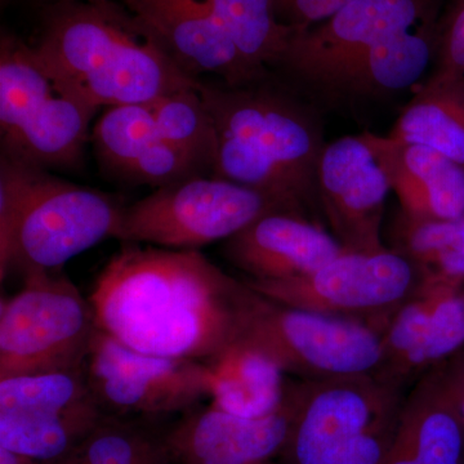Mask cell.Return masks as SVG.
Instances as JSON below:
<instances>
[{
  "instance_id": "ba28073f",
  "label": "cell",
  "mask_w": 464,
  "mask_h": 464,
  "mask_svg": "<svg viewBox=\"0 0 464 464\" xmlns=\"http://www.w3.org/2000/svg\"><path fill=\"white\" fill-rule=\"evenodd\" d=\"M265 297L383 335L396 314L422 292V277L404 256L343 252L315 273L282 282L246 280Z\"/></svg>"
},
{
  "instance_id": "ac0fdd59",
  "label": "cell",
  "mask_w": 464,
  "mask_h": 464,
  "mask_svg": "<svg viewBox=\"0 0 464 464\" xmlns=\"http://www.w3.org/2000/svg\"><path fill=\"white\" fill-rule=\"evenodd\" d=\"M440 11L365 52L317 100L337 105L338 101L378 99L411 87L435 63Z\"/></svg>"
},
{
  "instance_id": "9c48e42d",
  "label": "cell",
  "mask_w": 464,
  "mask_h": 464,
  "mask_svg": "<svg viewBox=\"0 0 464 464\" xmlns=\"http://www.w3.org/2000/svg\"><path fill=\"white\" fill-rule=\"evenodd\" d=\"M121 209L108 194L45 173L24 201L11 244L0 256L2 282L14 271L61 270L70 259L114 237Z\"/></svg>"
},
{
  "instance_id": "9a60e30c",
  "label": "cell",
  "mask_w": 464,
  "mask_h": 464,
  "mask_svg": "<svg viewBox=\"0 0 464 464\" xmlns=\"http://www.w3.org/2000/svg\"><path fill=\"white\" fill-rule=\"evenodd\" d=\"M186 70L218 76L228 85L268 78L250 65L204 0H123Z\"/></svg>"
},
{
  "instance_id": "5b68a950",
  "label": "cell",
  "mask_w": 464,
  "mask_h": 464,
  "mask_svg": "<svg viewBox=\"0 0 464 464\" xmlns=\"http://www.w3.org/2000/svg\"><path fill=\"white\" fill-rule=\"evenodd\" d=\"M0 304V380L76 371L97 332L90 298L61 270H30Z\"/></svg>"
},
{
  "instance_id": "5bb4252c",
  "label": "cell",
  "mask_w": 464,
  "mask_h": 464,
  "mask_svg": "<svg viewBox=\"0 0 464 464\" xmlns=\"http://www.w3.org/2000/svg\"><path fill=\"white\" fill-rule=\"evenodd\" d=\"M317 190L324 221L343 252L369 255L387 249L382 228L391 188L362 134L326 145Z\"/></svg>"
},
{
  "instance_id": "3957f363",
  "label": "cell",
  "mask_w": 464,
  "mask_h": 464,
  "mask_svg": "<svg viewBox=\"0 0 464 464\" xmlns=\"http://www.w3.org/2000/svg\"><path fill=\"white\" fill-rule=\"evenodd\" d=\"M33 48L57 92L99 109L151 103L199 83L115 0L54 3Z\"/></svg>"
},
{
  "instance_id": "e0dca14e",
  "label": "cell",
  "mask_w": 464,
  "mask_h": 464,
  "mask_svg": "<svg viewBox=\"0 0 464 464\" xmlns=\"http://www.w3.org/2000/svg\"><path fill=\"white\" fill-rule=\"evenodd\" d=\"M401 212L420 219L464 217V169L436 150L366 132Z\"/></svg>"
},
{
  "instance_id": "d4e9b609",
  "label": "cell",
  "mask_w": 464,
  "mask_h": 464,
  "mask_svg": "<svg viewBox=\"0 0 464 464\" xmlns=\"http://www.w3.org/2000/svg\"><path fill=\"white\" fill-rule=\"evenodd\" d=\"M57 93L33 45L5 36L0 47L2 140L17 132L43 103Z\"/></svg>"
},
{
  "instance_id": "7a4b0ae2",
  "label": "cell",
  "mask_w": 464,
  "mask_h": 464,
  "mask_svg": "<svg viewBox=\"0 0 464 464\" xmlns=\"http://www.w3.org/2000/svg\"><path fill=\"white\" fill-rule=\"evenodd\" d=\"M199 90L218 142L213 177L323 226L317 177L328 143L315 102L268 78L244 85L200 82Z\"/></svg>"
},
{
  "instance_id": "836d02e7",
  "label": "cell",
  "mask_w": 464,
  "mask_h": 464,
  "mask_svg": "<svg viewBox=\"0 0 464 464\" xmlns=\"http://www.w3.org/2000/svg\"><path fill=\"white\" fill-rule=\"evenodd\" d=\"M47 2H51L52 5H54V3L76 2V0H47Z\"/></svg>"
},
{
  "instance_id": "4fadbf2b",
  "label": "cell",
  "mask_w": 464,
  "mask_h": 464,
  "mask_svg": "<svg viewBox=\"0 0 464 464\" xmlns=\"http://www.w3.org/2000/svg\"><path fill=\"white\" fill-rule=\"evenodd\" d=\"M307 381H288L273 413L243 417L210 402L195 406L163 435L172 464H268L282 457L306 395Z\"/></svg>"
},
{
  "instance_id": "8fae6325",
  "label": "cell",
  "mask_w": 464,
  "mask_h": 464,
  "mask_svg": "<svg viewBox=\"0 0 464 464\" xmlns=\"http://www.w3.org/2000/svg\"><path fill=\"white\" fill-rule=\"evenodd\" d=\"M85 374L103 413H185L212 395L213 373L204 362L148 355L97 329Z\"/></svg>"
},
{
  "instance_id": "1f68e13d",
  "label": "cell",
  "mask_w": 464,
  "mask_h": 464,
  "mask_svg": "<svg viewBox=\"0 0 464 464\" xmlns=\"http://www.w3.org/2000/svg\"><path fill=\"white\" fill-rule=\"evenodd\" d=\"M445 382L464 423V348L442 362Z\"/></svg>"
},
{
  "instance_id": "7c38bea8",
  "label": "cell",
  "mask_w": 464,
  "mask_h": 464,
  "mask_svg": "<svg viewBox=\"0 0 464 464\" xmlns=\"http://www.w3.org/2000/svg\"><path fill=\"white\" fill-rule=\"evenodd\" d=\"M442 0H353L310 29L295 32L279 63L311 99L365 52L441 9Z\"/></svg>"
},
{
  "instance_id": "44dd1931",
  "label": "cell",
  "mask_w": 464,
  "mask_h": 464,
  "mask_svg": "<svg viewBox=\"0 0 464 464\" xmlns=\"http://www.w3.org/2000/svg\"><path fill=\"white\" fill-rule=\"evenodd\" d=\"M389 137L436 150L464 169V76H430Z\"/></svg>"
},
{
  "instance_id": "6da1fadb",
  "label": "cell",
  "mask_w": 464,
  "mask_h": 464,
  "mask_svg": "<svg viewBox=\"0 0 464 464\" xmlns=\"http://www.w3.org/2000/svg\"><path fill=\"white\" fill-rule=\"evenodd\" d=\"M255 289L200 250L125 243L90 295L97 328L148 355L208 362L231 346Z\"/></svg>"
},
{
  "instance_id": "277c9868",
  "label": "cell",
  "mask_w": 464,
  "mask_h": 464,
  "mask_svg": "<svg viewBox=\"0 0 464 464\" xmlns=\"http://www.w3.org/2000/svg\"><path fill=\"white\" fill-rule=\"evenodd\" d=\"M402 391L373 374L307 381L285 464H382L398 435Z\"/></svg>"
},
{
  "instance_id": "2e32d148",
  "label": "cell",
  "mask_w": 464,
  "mask_h": 464,
  "mask_svg": "<svg viewBox=\"0 0 464 464\" xmlns=\"http://www.w3.org/2000/svg\"><path fill=\"white\" fill-rule=\"evenodd\" d=\"M226 258L249 280L282 282L315 273L343 253L331 232L289 212H270L225 241Z\"/></svg>"
},
{
  "instance_id": "8992f818",
  "label": "cell",
  "mask_w": 464,
  "mask_h": 464,
  "mask_svg": "<svg viewBox=\"0 0 464 464\" xmlns=\"http://www.w3.org/2000/svg\"><path fill=\"white\" fill-rule=\"evenodd\" d=\"M234 343L261 353L283 374L322 381L377 374L382 337L360 324L279 304L255 290Z\"/></svg>"
},
{
  "instance_id": "d6986e66",
  "label": "cell",
  "mask_w": 464,
  "mask_h": 464,
  "mask_svg": "<svg viewBox=\"0 0 464 464\" xmlns=\"http://www.w3.org/2000/svg\"><path fill=\"white\" fill-rule=\"evenodd\" d=\"M398 439L414 464H464V423L442 364L422 375L409 392Z\"/></svg>"
},
{
  "instance_id": "f546056e",
  "label": "cell",
  "mask_w": 464,
  "mask_h": 464,
  "mask_svg": "<svg viewBox=\"0 0 464 464\" xmlns=\"http://www.w3.org/2000/svg\"><path fill=\"white\" fill-rule=\"evenodd\" d=\"M432 74L464 76V0H442Z\"/></svg>"
},
{
  "instance_id": "603a6c76",
  "label": "cell",
  "mask_w": 464,
  "mask_h": 464,
  "mask_svg": "<svg viewBox=\"0 0 464 464\" xmlns=\"http://www.w3.org/2000/svg\"><path fill=\"white\" fill-rule=\"evenodd\" d=\"M213 373L212 404L243 417L273 413L285 398L288 381L261 353L232 343L206 362Z\"/></svg>"
},
{
  "instance_id": "e575fe53",
  "label": "cell",
  "mask_w": 464,
  "mask_h": 464,
  "mask_svg": "<svg viewBox=\"0 0 464 464\" xmlns=\"http://www.w3.org/2000/svg\"><path fill=\"white\" fill-rule=\"evenodd\" d=\"M463 295H464V289L462 290Z\"/></svg>"
},
{
  "instance_id": "83f0119b",
  "label": "cell",
  "mask_w": 464,
  "mask_h": 464,
  "mask_svg": "<svg viewBox=\"0 0 464 464\" xmlns=\"http://www.w3.org/2000/svg\"><path fill=\"white\" fill-rule=\"evenodd\" d=\"M159 140L161 137L150 103L110 106L93 130L101 161L121 179Z\"/></svg>"
},
{
  "instance_id": "4dcf8cb0",
  "label": "cell",
  "mask_w": 464,
  "mask_h": 464,
  "mask_svg": "<svg viewBox=\"0 0 464 464\" xmlns=\"http://www.w3.org/2000/svg\"><path fill=\"white\" fill-rule=\"evenodd\" d=\"M353 0H274L280 23L295 32L310 29Z\"/></svg>"
},
{
  "instance_id": "4316f807",
  "label": "cell",
  "mask_w": 464,
  "mask_h": 464,
  "mask_svg": "<svg viewBox=\"0 0 464 464\" xmlns=\"http://www.w3.org/2000/svg\"><path fill=\"white\" fill-rule=\"evenodd\" d=\"M53 464H172L163 435L105 414L87 438Z\"/></svg>"
},
{
  "instance_id": "cb8c5ba5",
  "label": "cell",
  "mask_w": 464,
  "mask_h": 464,
  "mask_svg": "<svg viewBox=\"0 0 464 464\" xmlns=\"http://www.w3.org/2000/svg\"><path fill=\"white\" fill-rule=\"evenodd\" d=\"M243 57L259 72L279 65L295 30L280 23L274 0H204Z\"/></svg>"
},
{
  "instance_id": "30bf717a",
  "label": "cell",
  "mask_w": 464,
  "mask_h": 464,
  "mask_svg": "<svg viewBox=\"0 0 464 464\" xmlns=\"http://www.w3.org/2000/svg\"><path fill=\"white\" fill-rule=\"evenodd\" d=\"M103 417L85 366L0 380V447L43 464L63 459Z\"/></svg>"
},
{
  "instance_id": "484cf974",
  "label": "cell",
  "mask_w": 464,
  "mask_h": 464,
  "mask_svg": "<svg viewBox=\"0 0 464 464\" xmlns=\"http://www.w3.org/2000/svg\"><path fill=\"white\" fill-rule=\"evenodd\" d=\"M199 83L159 97L150 106L161 140L190 155L213 176L218 142Z\"/></svg>"
},
{
  "instance_id": "ffe728a7",
  "label": "cell",
  "mask_w": 464,
  "mask_h": 464,
  "mask_svg": "<svg viewBox=\"0 0 464 464\" xmlns=\"http://www.w3.org/2000/svg\"><path fill=\"white\" fill-rule=\"evenodd\" d=\"M97 110L87 101L57 92L17 132L2 140L3 151L44 169L76 167Z\"/></svg>"
},
{
  "instance_id": "52a82bcc",
  "label": "cell",
  "mask_w": 464,
  "mask_h": 464,
  "mask_svg": "<svg viewBox=\"0 0 464 464\" xmlns=\"http://www.w3.org/2000/svg\"><path fill=\"white\" fill-rule=\"evenodd\" d=\"M282 208L261 192L218 179L197 176L158 188L123 207L114 239L159 248L199 250L227 240Z\"/></svg>"
},
{
  "instance_id": "f1b7e54d",
  "label": "cell",
  "mask_w": 464,
  "mask_h": 464,
  "mask_svg": "<svg viewBox=\"0 0 464 464\" xmlns=\"http://www.w3.org/2000/svg\"><path fill=\"white\" fill-rule=\"evenodd\" d=\"M206 173L190 155L163 140H159L141 158L137 159L123 179L130 182L163 188L191 177L204 176Z\"/></svg>"
},
{
  "instance_id": "7402d4cb",
  "label": "cell",
  "mask_w": 464,
  "mask_h": 464,
  "mask_svg": "<svg viewBox=\"0 0 464 464\" xmlns=\"http://www.w3.org/2000/svg\"><path fill=\"white\" fill-rule=\"evenodd\" d=\"M392 250L408 258L422 277V293L464 289V217L420 219L400 210L391 227Z\"/></svg>"
},
{
  "instance_id": "d6a6232c",
  "label": "cell",
  "mask_w": 464,
  "mask_h": 464,
  "mask_svg": "<svg viewBox=\"0 0 464 464\" xmlns=\"http://www.w3.org/2000/svg\"><path fill=\"white\" fill-rule=\"evenodd\" d=\"M0 464H43L33 458L0 447Z\"/></svg>"
}]
</instances>
